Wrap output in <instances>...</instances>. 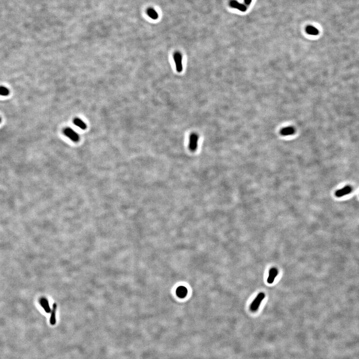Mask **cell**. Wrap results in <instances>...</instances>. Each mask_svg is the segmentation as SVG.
Here are the masks:
<instances>
[{
    "label": "cell",
    "mask_w": 359,
    "mask_h": 359,
    "mask_svg": "<svg viewBox=\"0 0 359 359\" xmlns=\"http://www.w3.org/2000/svg\"><path fill=\"white\" fill-rule=\"evenodd\" d=\"M74 124L76 126L79 127L80 129L85 130L86 128V125L81 119L76 118L74 120Z\"/></svg>",
    "instance_id": "cell-10"
},
{
    "label": "cell",
    "mask_w": 359,
    "mask_h": 359,
    "mask_svg": "<svg viewBox=\"0 0 359 359\" xmlns=\"http://www.w3.org/2000/svg\"><path fill=\"white\" fill-rule=\"evenodd\" d=\"M40 303L46 312L48 313L50 312V307H49V302L47 300L46 298H42L41 301H40Z\"/></svg>",
    "instance_id": "cell-12"
},
{
    "label": "cell",
    "mask_w": 359,
    "mask_h": 359,
    "mask_svg": "<svg viewBox=\"0 0 359 359\" xmlns=\"http://www.w3.org/2000/svg\"><path fill=\"white\" fill-rule=\"evenodd\" d=\"M277 274H278V270L277 269L274 267L270 269L269 272V277L267 278V282L269 284H272L274 282L275 278L277 276Z\"/></svg>",
    "instance_id": "cell-6"
},
{
    "label": "cell",
    "mask_w": 359,
    "mask_h": 359,
    "mask_svg": "<svg viewBox=\"0 0 359 359\" xmlns=\"http://www.w3.org/2000/svg\"><path fill=\"white\" fill-rule=\"evenodd\" d=\"M174 60L175 63L177 71L178 72H181L183 70L182 64V55L179 52H177L174 54Z\"/></svg>",
    "instance_id": "cell-3"
},
{
    "label": "cell",
    "mask_w": 359,
    "mask_h": 359,
    "mask_svg": "<svg viewBox=\"0 0 359 359\" xmlns=\"http://www.w3.org/2000/svg\"><path fill=\"white\" fill-rule=\"evenodd\" d=\"M251 1H252V0H244V2H245V3L246 5H249L250 4V3L251 2Z\"/></svg>",
    "instance_id": "cell-16"
},
{
    "label": "cell",
    "mask_w": 359,
    "mask_h": 359,
    "mask_svg": "<svg viewBox=\"0 0 359 359\" xmlns=\"http://www.w3.org/2000/svg\"><path fill=\"white\" fill-rule=\"evenodd\" d=\"M64 133L65 136L74 142H77L79 140V134L71 128L67 127L64 129Z\"/></svg>",
    "instance_id": "cell-1"
},
{
    "label": "cell",
    "mask_w": 359,
    "mask_h": 359,
    "mask_svg": "<svg viewBox=\"0 0 359 359\" xmlns=\"http://www.w3.org/2000/svg\"><path fill=\"white\" fill-rule=\"evenodd\" d=\"M306 31L307 33L310 34V35H313V36H316L319 33L318 30L316 28L311 26H308L306 28Z\"/></svg>",
    "instance_id": "cell-14"
},
{
    "label": "cell",
    "mask_w": 359,
    "mask_h": 359,
    "mask_svg": "<svg viewBox=\"0 0 359 359\" xmlns=\"http://www.w3.org/2000/svg\"><path fill=\"white\" fill-rule=\"evenodd\" d=\"M295 132V129L293 127L288 126L283 128L280 130V134L282 136H289L294 134Z\"/></svg>",
    "instance_id": "cell-8"
},
{
    "label": "cell",
    "mask_w": 359,
    "mask_h": 359,
    "mask_svg": "<svg viewBox=\"0 0 359 359\" xmlns=\"http://www.w3.org/2000/svg\"><path fill=\"white\" fill-rule=\"evenodd\" d=\"M10 94V90L5 86H0V95L7 96Z\"/></svg>",
    "instance_id": "cell-15"
},
{
    "label": "cell",
    "mask_w": 359,
    "mask_h": 359,
    "mask_svg": "<svg viewBox=\"0 0 359 359\" xmlns=\"http://www.w3.org/2000/svg\"><path fill=\"white\" fill-rule=\"evenodd\" d=\"M187 289L184 286H180L177 289V295L180 298H184L187 294Z\"/></svg>",
    "instance_id": "cell-9"
},
{
    "label": "cell",
    "mask_w": 359,
    "mask_h": 359,
    "mask_svg": "<svg viewBox=\"0 0 359 359\" xmlns=\"http://www.w3.org/2000/svg\"><path fill=\"white\" fill-rule=\"evenodd\" d=\"M265 297V294L264 293H260L259 294L254 301L252 302L250 306V309L251 311H256L259 309L261 302L264 300Z\"/></svg>",
    "instance_id": "cell-2"
},
{
    "label": "cell",
    "mask_w": 359,
    "mask_h": 359,
    "mask_svg": "<svg viewBox=\"0 0 359 359\" xmlns=\"http://www.w3.org/2000/svg\"><path fill=\"white\" fill-rule=\"evenodd\" d=\"M1 118L0 117V123H1Z\"/></svg>",
    "instance_id": "cell-17"
},
{
    "label": "cell",
    "mask_w": 359,
    "mask_h": 359,
    "mask_svg": "<svg viewBox=\"0 0 359 359\" xmlns=\"http://www.w3.org/2000/svg\"><path fill=\"white\" fill-rule=\"evenodd\" d=\"M198 140L199 137L197 134H192L190 136L189 141V148L191 151H195L197 148Z\"/></svg>",
    "instance_id": "cell-4"
},
{
    "label": "cell",
    "mask_w": 359,
    "mask_h": 359,
    "mask_svg": "<svg viewBox=\"0 0 359 359\" xmlns=\"http://www.w3.org/2000/svg\"><path fill=\"white\" fill-rule=\"evenodd\" d=\"M229 5L230 7L235 9H238L239 11L242 12L246 11V7L245 5H243V4H240L239 3L237 2L235 0H232L229 3Z\"/></svg>",
    "instance_id": "cell-7"
},
{
    "label": "cell",
    "mask_w": 359,
    "mask_h": 359,
    "mask_svg": "<svg viewBox=\"0 0 359 359\" xmlns=\"http://www.w3.org/2000/svg\"><path fill=\"white\" fill-rule=\"evenodd\" d=\"M147 13L149 17L153 20H157L159 17L157 12L154 9L151 8H150L147 10Z\"/></svg>",
    "instance_id": "cell-11"
},
{
    "label": "cell",
    "mask_w": 359,
    "mask_h": 359,
    "mask_svg": "<svg viewBox=\"0 0 359 359\" xmlns=\"http://www.w3.org/2000/svg\"><path fill=\"white\" fill-rule=\"evenodd\" d=\"M352 187H351L350 186H346L343 187L342 189L337 191L336 193H335V195L337 197H342L344 196L345 195L350 194L352 192Z\"/></svg>",
    "instance_id": "cell-5"
},
{
    "label": "cell",
    "mask_w": 359,
    "mask_h": 359,
    "mask_svg": "<svg viewBox=\"0 0 359 359\" xmlns=\"http://www.w3.org/2000/svg\"><path fill=\"white\" fill-rule=\"evenodd\" d=\"M57 310V304H54L53 305V310H52V314L50 318V323L52 325H55L56 322L55 320V313Z\"/></svg>",
    "instance_id": "cell-13"
}]
</instances>
